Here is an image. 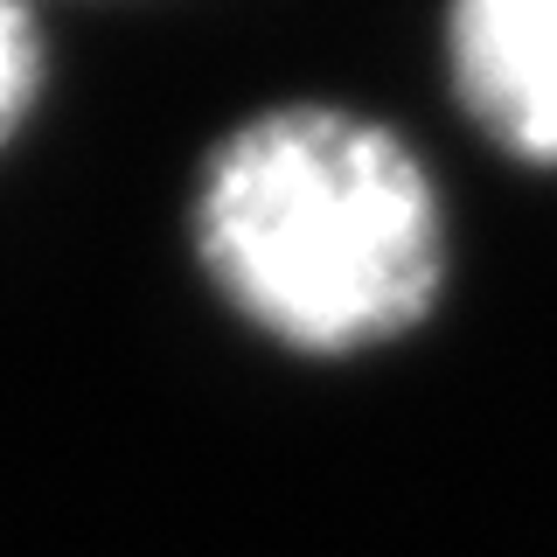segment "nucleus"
I'll return each mask as SVG.
<instances>
[{"label":"nucleus","mask_w":557,"mask_h":557,"mask_svg":"<svg viewBox=\"0 0 557 557\" xmlns=\"http://www.w3.org/2000/svg\"><path fill=\"white\" fill-rule=\"evenodd\" d=\"M446 84L487 147L557 168V0H446Z\"/></svg>","instance_id":"f03ea898"},{"label":"nucleus","mask_w":557,"mask_h":557,"mask_svg":"<svg viewBox=\"0 0 557 557\" xmlns=\"http://www.w3.org/2000/svg\"><path fill=\"white\" fill-rule=\"evenodd\" d=\"M49 91V35L35 0H0V153L14 147V133L35 119V104Z\"/></svg>","instance_id":"7ed1b4c3"},{"label":"nucleus","mask_w":557,"mask_h":557,"mask_svg":"<svg viewBox=\"0 0 557 557\" xmlns=\"http://www.w3.org/2000/svg\"><path fill=\"white\" fill-rule=\"evenodd\" d=\"M209 286L300 356L397 342L440 307L446 202L383 119L293 98L209 147L188 202Z\"/></svg>","instance_id":"f257e3e1"}]
</instances>
